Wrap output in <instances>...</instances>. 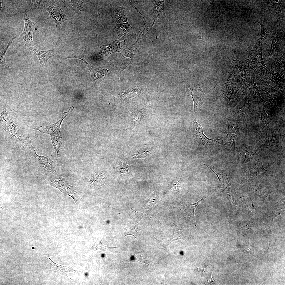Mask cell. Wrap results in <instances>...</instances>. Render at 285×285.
<instances>
[{"instance_id": "1", "label": "cell", "mask_w": 285, "mask_h": 285, "mask_svg": "<svg viewBox=\"0 0 285 285\" xmlns=\"http://www.w3.org/2000/svg\"><path fill=\"white\" fill-rule=\"evenodd\" d=\"M26 147L23 150L26 163L32 172L37 176H50L55 172L52 160L48 156L37 155L30 139L27 136L25 139Z\"/></svg>"}, {"instance_id": "2", "label": "cell", "mask_w": 285, "mask_h": 285, "mask_svg": "<svg viewBox=\"0 0 285 285\" xmlns=\"http://www.w3.org/2000/svg\"><path fill=\"white\" fill-rule=\"evenodd\" d=\"M86 50V48L83 53L82 55L75 56L72 54L70 56H68L67 58H76L83 61L89 68L91 73V77L89 81L90 85L97 89H100V83L103 78L108 73V70L106 69H104L103 67H95L88 63L84 57V54Z\"/></svg>"}, {"instance_id": "3", "label": "cell", "mask_w": 285, "mask_h": 285, "mask_svg": "<svg viewBox=\"0 0 285 285\" xmlns=\"http://www.w3.org/2000/svg\"><path fill=\"white\" fill-rule=\"evenodd\" d=\"M73 106L71 107L68 110L62 113L59 120L57 122L46 126H41L38 127H34L33 129L37 130L41 133L48 134L49 135L51 141L61 140L60 136L61 130V125L63 120L74 110Z\"/></svg>"}, {"instance_id": "4", "label": "cell", "mask_w": 285, "mask_h": 285, "mask_svg": "<svg viewBox=\"0 0 285 285\" xmlns=\"http://www.w3.org/2000/svg\"><path fill=\"white\" fill-rule=\"evenodd\" d=\"M203 164L216 175L218 179V186L222 191L228 196L232 197V192L231 188L232 186L229 181L226 171L216 168L209 162Z\"/></svg>"}, {"instance_id": "5", "label": "cell", "mask_w": 285, "mask_h": 285, "mask_svg": "<svg viewBox=\"0 0 285 285\" xmlns=\"http://www.w3.org/2000/svg\"><path fill=\"white\" fill-rule=\"evenodd\" d=\"M24 30L21 34L23 39L22 43L28 45L34 46L32 35L35 28V23L32 22L28 17L26 10H25L24 14Z\"/></svg>"}, {"instance_id": "6", "label": "cell", "mask_w": 285, "mask_h": 285, "mask_svg": "<svg viewBox=\"0 0 285 285\" xmlns=\"http://www.w3.org/2000/svg\"><path fill=\"white\" fill-rule=\"evenodd\" d=\"M203 197L198 202L191 204L182 205L180 208V212L186 222L196 226L194 214L195 209L198 204L203 199Z\"/></svg>"}, {"instance_id": "7", "label": "cell", "mask_w": 285, "mask_h": 285, "mask_svg": "<svg viewBox=\"0 0 285 285\" xmlns=\"http://www.w3.org/2000/svg\"><path fill=\"white\" fill-rule=\"evenodd\" d=\"M194 124L195 128V140L200 145L207 148L217 142V140H218V138L212 139L206 136L203 132L201 125L196 120L194 121Z\"/></svg>"}, {"instance_id": "8", "label": "cell", "mask_w": 285, "mask_h": 285, "mask_svg": "<svg viewBox=\"0 0 285 285\" xmlns=\"http://www.w3.org/2000/svg\"><path fill=\"white\" fill-rule=\"evenodd\" d=\"M46 10L49 13L50 19L57 26H60L62 22L67 19V16L63 13L58 6L55 7L53 5L50 6Z\"/></svg>"}, {"instance_id": "9", "label": "cell", "mask_w": 285, "mask_h": 285, "mask_svg": "<svg viewBox=\"0 0 285 285\" xmlns=\"http://www.w3.org/2000/svg\"><path fill=\"white\" fill-rule=\"evenodd\" d=\"M12 139L16 141L23 149L25 148V143L23 142L19 132L18 125L15 121L10 118L8 130Z\"/></svg>"}, {"instance_id": "10", "label": "cell", "mask_w": 285, "mask_h": 285, "mask_svg": "<svg viewBox=\"0 0 285 285\" xmlns=\"http://www.w3.org/2000/svg\"><path fill=\"white\" fill-rule=\"evenodd\" d=\"M190 94L193 99L194 103V112L199 111L201 109L204 100L203 93L200 88L194 89L189 88Z\"/></svg>"}, {"instance_id": "11", "label": "cell", "mask_w": 285, "mask_h": 285, "mask_svg": "<svg viewBox=\"0 0 285 285\" xmlns=\"http://www.w3.org/2000/svg\"><path fill=\"white\" fill-rule=\"evenodd\" d=\"M24 44L37 56L39 59L40 65H46L48 59L53 56L52 53L54 51V49L45 51H41L34 48L31 46L26 44Z\"/></svg>"}, {"instance_id": "12", "label": "cell", "mask_w": 285, "mask_h": 285, "mask_svg": "<svg viewBox=\"0 0 285 285\" xmlns=\"http://www.w3.org/2000/svg\"><path fill=\"white\" fill-rule=\"evenodd\" d=\"M151 29L145 34L142 33L141 31H140V34L136 41L126 51L125 53L126 56L129 57L131 59L133 58L137 48L141 45L147 37Z\"/></svg>"}, {"instance_id": "13", "label": "cell", "mask_w": 285, "mask_h": 285, "mask_svg": "<svg viewBox=\"0 0 285 285\" xmlns=\"http://www.w3.org/2000/svg\"><path fill=\"white\" fill-rule=\"evenodd\" d=\"M125 46V40L124 38L115 40L108 45L101 46L102 50L109 51V54L112 52H119L121 51Z\"/></svg>"}, {"instance_id": "14", "label": "cell", "mask_w": 285, "mask_h": 285, "mask_svg": "<svg viewBox=\"0 0 285 285\" xmlns=\"http://www.w3.org/2000/svg\"><path fill=\"white\" fill-rule=\"evenodd\" d=\"M116 28L118 36L124 39L130 36L132 30L131 26L128 22L117 24Z\"/></svg>"}, {"instance_id": "15", "label": "cell", "mask_w": 285, "mask_h": 285, "mask_svg": "<svg viewBox=\"0 0 285 285\" xmlns=\"http://www.w3.org/2000/svg\"><path fill=\"white\" fill-rule=\"evenodd\" d=\"M164 1H155L154 7L151 12V16L154 18L158 19L161 17L165 16L164 11Z\"/></svg>"}, {"instance_id": "16", "label": "cell", "mask_w": 285, "mask_h": 285, "mask_svg": "<svg viewBox=\"0 0 285 285\" xmlns=\"http://www.w3.org/2000/svg\"><path fill=\"white\" fill-rule=\"evenodd\" d=\"M281 0H269L267 1L268 7L269 9H271V11L277 15H282L281 11V7L282 4Z\"/></svg>"}, {"instance_id": "17", "label": "cell", "mask_w": 285, "mask_h": 285, "mask_svg": "<svg viewBox=\"0 0 285 285\" xmlns=\"http://www.w3.org/2000/svg\"><path fill=\"white\" fill-rule=\"evenodd\" d=\"M16 37V36H15L14 37L10 39L8 44L6 47L4 48L1 49L0 63V67L1 68H9V66L7 64L6 61L5 55L7 49L12 44L13 40Z\"/></svg>"}, {"instance_id": "18", "label": "cell", "mask_w": 285, "mask_h": 285, "mask_svg": "<svg viewBox=\"0 0 285 285\" xmlns=\"http://www.w3.org/2000/svg\"><path fill=\"white\" fill-rule=\"evenodd\" d=\"M113 18L116 23L120 22H127L126 16L124 11L122 9L115 10L113 15Z\"/></svg>"}, {"instance_id": "19", "label": "cell", "mask_w": 285, "mask_h": 285, "mask_svg": "<svg viewBox=\"0 0 285 285\" xmlns=\"http://www.w3.org/2000/svg\"><path fill=\"white\" fill-rule=\"evenodd\" d=\"M10 118L6 109H3L0 115L1 127L6 131H8Z\"/></svg>"}, {"instance_id": "20", "label": "cell", "mask_w": 285, "mask_h": 285, "mask_svg": "<svg viewBox=\"0 0 285 285\" xmlns=\"http://www.w3.org/2000/svg\"><path fill=\"white\" fill-rule=\"evenodd\" d=\"M255 21L260 24L261 27V32L256 42V48H257L259 46L261 45L263 42L267 39L268 35V32L264 25L262 24L258 21Z\"/></svg>"}, {"instance_id": "21", "label": "cell", "mask_w": 285, "mask_h": 285, "mask_svg": "<svg viewBox=\"0 0 285 285\" xmlns=\"http://www.w3.org/2000/svg\"><path fill=\"white\" fill-rule=\"evenodd\" d=\"M47 1L32 0L31 4V9L32 10L36 9L40 10L42 11H44L46 7Z\"/></svg>"}, {"instance_id": "22", "label": "cell", "mask_w": 285, "mask_h": 285, "mask_svg": "<svg viewBox=\"0 0 285 285\" xmlns=\"http://www.w3.org/2000/svg\"><path fill=\"white\" fill-rule=\"evenodd\" d=\"M102 239L101 240H99L97 238V239L93 245L89 249L90 250L94 251L98 250H103L107 249H110L112 248L118 247H108L104 245L101 243Z\"/></svg>"}, {"instance_id": "23", "label": "cell", "mask_w": 285, "mask_h": 285, "mask_svg": "<svg viewBox=\"0 0 285 285\" xmlns=\"http://www.w3.org/2000/svg\"><path fill=\"white\" fill-rule=\"evenodd\" d=\"M86 1L71 0L69 1V2L74 7L78 8L81 11H84V9L82 7L83 3L86 2Z\"/></svg>"}, {"instance_id": "24", "label": "cell", "mask_w": 285, "mask_h": 285, "mask_svg": "<svg viewBox=\"0 0 285 285\" xmlns=\"http://www.w3.org/2000/svg\"><path fill=\"white\" fill-rule=\"evenodd\" d=\"M169 186L170 189L174 191H178L180 189V183L178 181L171 182Z\"/></svg>"}, {"instance_id": "25", "label": "cell", "mask_w": 285, "mask_h": 285, "mask_svg": "<svg viewBox=\"0 0 285 285\" xmlns=\"http://www.w3.org/2000/svg\"><path fill=\"white\" fill-rule=\"evenodd\" d=\"M155 195L153 193H152L150 197L146 202V204L149 205H152L154 202L155 200Z\"/></svg>"}, {"instance_id": "26", "label": "cell", "mask_w": 285, "mask_h": 285, "mask_svg": "<svg viewBox=\"0 0 285 285\" xmlns=\"http://www.w3.org/2000/svg\"><path fill=\"white\" fill-rule=\"evenodd\" d=\"M207 266H208V265H206L205 264H201L199 265L198 267L200 270L201 272H204L205 271V269L206 267Z\"/></svg>"}]
</instances>
